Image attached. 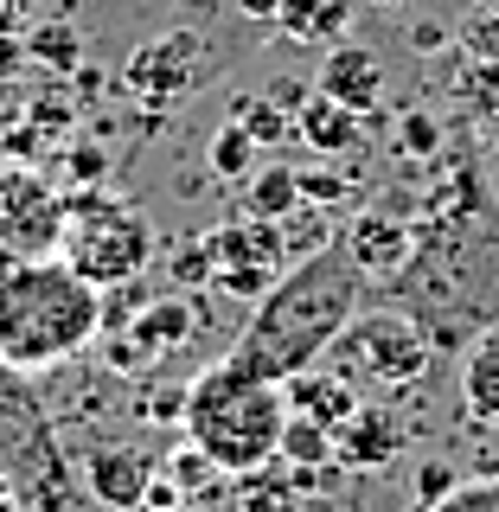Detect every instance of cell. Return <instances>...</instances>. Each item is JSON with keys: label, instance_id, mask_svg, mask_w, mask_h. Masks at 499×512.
<instances>
[{"label": "cell", "instance_id": "28", "mask_svg": "<svg viewBox=\"0 0 499 512\" xmlns=\"http://www.w3.org/2000/svg\"><path fill=\"white\" fill-rule=\"evenodd\" d=\"M461 96H474V109H487V116L499 122V58L474 64V71L461 77Z\"/></svg>", "mask_w": 499, "mask_h": 512}, {"label": "cell", "instance_id": "24", "mask_svg": "<svg viewBox=\"0 0 499 512\" xmlns=\"http://www.w3.org/2000/svg\"><path fill=\"white\" fill-rule=\"evenodd\" d=\"M256 154H263V148H256L244 128H237V122H224L218 135H212V154H205V160H212V173H218V180H250V173H256Z\"/></svg>", "mask_w": 499, "mask_h": 512}, {"label": "cell", "instance_id": "26", "mask_svg": "<svg viewBox=\"0 0 499 512\" xmlns=\"http://www.w3.org/2000/svg\"><path fill=\"white\" fill-rule=\"evenodd\" d=\"M429 512H499V480H461L448 500H436Z\"/></svg>", "mask_w": 499, "mask_h": 512}, {"label": "cell", "instance_id": "29", "mask_svg": "<svg viewBox=\"0 0 499 512\" xmlns=\"http://www.w3.org/2000/svg\"><path fill=\"white\" fill-rule=\"evenodd\" d=\"M436 122H429V116H404V154H416V160H423V154H436Z\"/></svg>", "mask_w": 499, "mask_h": 512}, {"label": "cell", "instance_id": "8", "mask_svg": "<svg viewBox=\"0 0 499 512\" xmlns=\"http://www.w3.org/2000/svg\"><path fill=\"white\" fill-rule=\"evenodd\" d=\"M58 231H64V192H52L26 167H0V250L20 263L58 256Z\"/></svg>", "mask_w": 499, "mask_h": 512}, {"label": "cell", "instance_id": "23", "mask_svg": "<svg viewBox=\"0 0 499 512\" xmlns=\"http://www.w3.org/2000/svg\"><path fill=\"white\" fill-rule=\"evenodd\" d=\"M231 122L244 128L256 148H276V141H288V128H295L276 103H263V96H231Z\"/></svg>", "mask_w": 499, "mask_h": 512}, {"label": "cell", "instance_id": "22", "mask_svg": "<svg viewBox=\"0 0 499 512\" xmlns=\"http://www.w3.org/2000/svg\"><path fill=\"white\" fill-rule=\"evenodd\" d=\"M276 461H288V468H333V461H340V455H333V429H320V423H308V416L288 410Z\"/></svg>", "mask_w": 499, "mask_h": 512}, {"label": "cell", "instance_id": "32", "mask_svg": "<svg viewBox=\"0 0 499 512\" xmlns=\"http://www.w3.org/2000/svg\"><path fill=\"white\" fill-rule=\"evenodd\" d=\"M0 512H26V506H20V487L7 480V468H0Z\"/></svg>", "mask_w": 499, "mask_h": 512}, {"label": "cell", "instance_id": "16", "mask_svg": "<svg viewBox=\"0 0 499 512\" xmlns=\"http://www.w3.org/2000/svg\"><path fill=\"white\" fill-rule=\"evenodd\" d=\"M282 397H288V410L295 416H308V423H320V429H340L352 410L365 404L359 391H352L346 378H333L327 365H308V372H295L282 384Z\"/></svg>", "mask_w": 499, "mask_h": 512}, {"label": "cell", "instance_id": "2", "mask_svg": "<svg viewBox=\"0 0 499 512\" xmlns=\"http://www.w3.org/2000/svg\"><path fill=\"white\" fill-rule=\"evenodd\" d=\"M103 333V288H90L64 256H32L0 276V365L52 372Z\"/></svg>", "mask_w": 499, "mask_h": 512}, {"label": "cell", "instance_id": "15", "mask_svg": "<svg viewBox=\"0 0 499 512\" xmlns=\"http://www.w3.org/2000/svg\"><path fill=\"white\" fill-rule=\"evenodd\" d=\"M256 20H276L288 39H308V45H333L352 20V0H237Z\"/></svg>", "mask_w": 499, "mask_h": 512}, {"label": "cell", "instance_id": "18", "mask_svg": "<svg viewBox=\"0 0 499 512\" xmlns=\"http://www.w3.org/2000/svg\"><path fill=\"white\" fill-rule=\"evenodd\" d=\"M295 135L308 141L314 154H352L365 141V116H352L346 103H333V96H308L301 103V116H295Z\"/></svg>", "mask_w": 499, "mask_h": 512}, {"label": "cell", "instance_id": "30", "mask_svg": "<svg viewBox=\"0 0 499 512\" xmlns=\"http://www.w3.org/2000/svg\"><path fill=\"white\" fill-rule=\"evenodd\" d=\"M301 199L333 205V199H346V180H340V173H301Z\"/></svg>", "mask_w": 499, "mask_h": 512}, {"label": "cell", "instance_id": "25", "mask_svg": "<svg viewBox=\"0 0 499 512\" xmlns=\"http://www.w3.org/2000/svg\"><path fill=\"white\" fill-rule=\"evenodd\" d=\"M26 52L39 58L45 71H77V52H84V39H77L64 20H52V26H39V32L26 39Z\"/></svg>", "mask_w": 499, "mask_h": 512}, {"label": "cell", "instance_id": "33", "mask_svg": "<svg viewBox=\"0 0 499 512\" xmlns=\"http://www.w3.org/2000/svg\"><path fill=\"white\" fill-rule=\"evenodd\" d=\"M135 512H192V506H160V500H141Z\"/></svg>", "mask_w": 499, "mask_h": 512}, {"label": "cell", "instance_id": "9", "mask_svg": "<svg viewBox=\"0 0 499 512\" xmlns=\"http://www.w3.org/2000/svg\"><path fill=\"white\" fill-rule=\"evenodd\" d=\"M192 333H199V295L141 301L122 327H109V365H116V372H141V365H154V359H173Z\"/></svg>", "mask_w": 499, "mask_h": 512}, {"label": "cell", "instance_id": "12", "mask_svg": "<svg viewBox=\"0 0 499 512\" xmlns=\"http://www.w3.org/2000/svg\"><path fill=\"white\" fill-rule=\"evenodd\" d=\"M416 224L404 218V212H391V205H372V212H359L340 231V250L359 263V276L365 282H384V276H397V269L416 256Z\"/></svg>", "mask_w": 499, "mask_h": 512}, {"label": "cell", "instance_id": "11", "mask_svg": "<svg viewBox=\"0 0 499 512\" xmlns=\"http://www.w3.org/2000/svg\"><path fill=\"white\" fill-rule=\"evenodd\" d=\"M154 461L141 455L135 442H96L84 461H77V480H84V500H96L103 512H135L154 487Z\"/></svg>", "mask_w": 499, "mask_h": 512}, {"label": "cell", "instance_id": "21", "mask_svg": "<svg viewBox=\"0 0 499 512\" xmlns=\"http://www.w3.org/2000/svg\"><path fill=\"white\" fill-rule=\"evenodd\" d=\"M244 186H250V218H288L301 205V173L295 167H256Z\"/></svg>", "mask_w": 499, "mask_h": 512}, {"label": "cell", "instance_id": "10", "mask_svg": "<svg viewBox=\"0 0 499 512\" xmlns=\"http://www.w3.org/2000/svg\"><path fill=\"white\" fill-rule=\"evenodd\" d=\"M205 77V39L199 32H160V39H148L135 58H128V90L141 96L148 109H167L180 103V96Z\"/></svg>", "mask_w": 499, "mask_h": 512}, {"label": "cell", "instance_id": "20", "mask_svg": "<svg viewBox=\"0 0 499 512\" xmlns=\"http://www.w3.org/2000/svg\"><path fill=\"white\" fill-rule=\"evenodd\" d=\"M167 480L180 487V500H186V506H205V500H218V493L231 487V474H218L192 442H180V448L167 455Z\"/></svg>", "mask_w": 499, "mask_h": 512}, {"label": "cell", "instance_id": "7", "mask_svg": "<svg viewBox=\"0 0 499 512\" xmlns=\"http://www.w3.org/2000/svg\"><path fill=\"white\" fill-rule=\"evenodd\" d=\"M205 250H212V288H224V295H237V301L269 295L276 276L295 263V250H288V237H282V218H250V212L218 224V231L205 237Z\"/></svg>", "mask_w": 499, "mask_h": 512}, {"label": "cell", "instance_id": "1", "mask_svg": "<svg viewBox=\"0 0 499 512\" xmlns=\"http://www.w3.org/2000/svg\"><path fill=\"white\" fill-rule=\"evenodd\" d=\"M359 301H365L359 263H352L340 244L308 250L282 269L269 295H256V308L244 314V327H237V340H231V359H244L250 372L288 384L295 372H308V365L327 359L333 333L359 314Z\"/></svg>", "mask_w": 499, "mask_h": 512}, {"label": "cell", "instance_id": "31", "mask_svg": "<svg viewBox=\"0 0 499 512\" xmlns=\"http://www.w3.org/2000/svg\"><path fill=\"white\" fill-rule=\"evenodd\" d=\"M26 0H0V39H13V26H20Z\"/></svg>", "mask_w": 499, "mask_h": 512}, {"label": "cell", "instance_id": "5", "mask_svg": "<svg viewBox=\"0 0 499 512\" xmlns=\"http://www.w3.org/2000/svg\"><path fill=\"white\" fill-rule=\"evenodd\" d=\"M320 365H327L333 378H346L359 397H391V391H410V384L436 365V346H429L423 320L410 308H359L333 333V346H327Z\"/></svg>", "mask_w": 499, "mask_h": 512}, {"label": "cell", "instance_id": "4", "mask_svg": "<svg viewBox=\"0 0 499 512\" xmlns=\"http://www.w3.org/2000/svg\"><path fill=\"white\" fill-rule=\"evenodd\" d=\"M0 468L20 487L26 512H77L84 500V480H77V461L64 455L52 410L13 365H0Z\"/></svg>", "mask_w": 499, "mask_h": 512}, {"label": "cell", "instance_id": "17", "mask_svg": "<svg viewBox=\"0 0 499 512\" xmlns=\"http://www.w3.org/2000/svg\"><path fill=\"white\" fill-rule=\"evenodd\" d=\"M461 404L480 429L499 436V333H474L461 359Z\"/></svg>", "mask_w": 499, "mask_h": 512}, {"label": "cell", "instance_id": "3", "mask_svg": "<svg viewBox=\"0 0 499 512\" xmlns=\"http://www.w3.org/2000/svg\"><path fill=\"white\" fill-rule=\"evenodd\" d=\"M180 429L186 442L212 461L218 474H256L276 461L282 429H288V397L276 378L250 372L244 359H212L180 397Z\"/></svg>", "mask_w": 499, "mask_h": 512}, {"label": "cell", "instance_id": "13", "mask_svg": "<svg viewBox=\"0 0 499 512\" xmlns=\"http://www.w3.org/2000/svg\"><path fill=\"white\" fill-rule=\"evenodd\" d=\"M404 448H410V416L391 410V404H359L333 429V455H340V468H352V474L391 468Z\"/></svg>", "mask_w": 499, "mask_h": 512}, {"label": "cell", "instance_id": "14", "mask_svg": "<svg viewBox=\"0 0 499 512\" xmlns=\"http://www.w3.org/2000/svg\"><path fill=\"white\" fill-rule=\"evenodd\" d=\"M320 96H333V103H346L352 116H372L384 103V58L372 45H352V39H333L327 58H320Z\"/></svg>", "mask_w": 499, "mask_h": 512}, {"label": "cell", "instance_id": "27", "mask_svg": "<svg viewBox=\"0 0 499 512\" xmlns=\"http://www.w3.org/2000/svg\"><path fill=\"white\" fill-rule=\"evenodd\" d=\"M461 487V474H455V461H423V468H416V506H436V500H448V493Z\"/></svg>", "mask_w": 499, "mask_h": 512}, {"label": "cell", "instance_id": "6", "mask_svg": "<svg viewBox=\"0 0 499 512\" xmlns=\"http://www.w3.org/2000/svg\"><path fill=\"white\" fill-rule=\"evenodd\" d=\"M154 224L135 212L128 199L109 192H64V231H58V256L77 269L90 288H122L154 263Z\"/></svg>", "mask_w": 499, "mask_h": 512}, {"label": "cell", "instance_id": "19", "mask_svg": "<svg viewBox=\"0 0 499 512\" xmlns=\"http://www.w3.org/2000/svg\"><path fill=\"white\" fill-rule=\"evenodd\" d=\"M231 512H301V493H295V480H288L282 461H269V468H256V474H237Z\"/></svg>", "mask_w": 499, "mask_h": 512}]
</instances>
